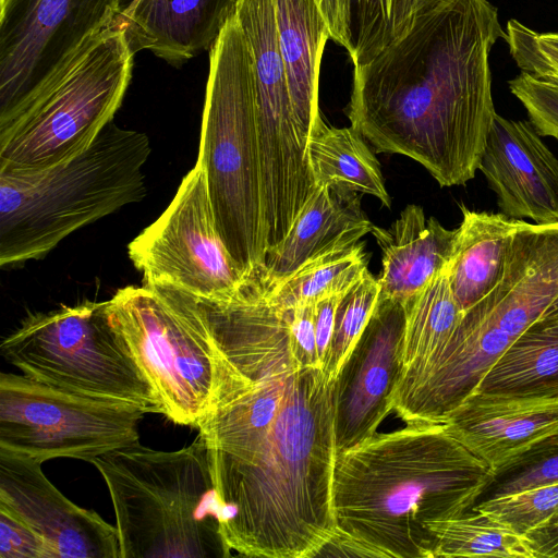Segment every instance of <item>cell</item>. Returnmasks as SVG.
<instances>
[{
    "instance_id": "cell-1",
    "label": "cell",
    "mask_w": 558,
    "mask_h": 558,
    "mask_svg": "<svg viewBox=\"0 0 558 558\" xmlns=\"http://www.w3.org/2000/svg\"><path fill=\"white\" fill-rule=\"evenodd\" d=\"M202 304L223 368L216 407L197 428L222 539L242 556H319L337 532L336 380L296 359L290 310L271 303L260 283Z\"/></svg>"
},
{
    "instance_id": "cell-2",
    "label": "cell",
    "mask_w": 558,
    "mask_h": 558,
    "mask_svg": "<svg viewBox=\"0 0 558 558\" xmlns=\"http://www.w3.org/2000/svg\"><path fill=\"white\" fill-rule=\"evenodd\" d=\"M506 37L488 0H446L355 66L347 116L376 151L407 156L441 186L474 179L496 110L489 52Z\"/></svg>"
},
{
    "instance_id": "cell-3",
    "label": "cell",
    "mask_w": 558,
    "mask_h": 558,
    "mask_svg": "<svg viewBox=\"0 0 558 558\" xmlns=\"http://www.w3.org/2000/svg\"><path fill=\"white\" fill-rule=\"evenodd\" d=\"M492 475L444 424L376 433L336 456L337 532L320 555L434 558L427 524L470 511Z\"/></svg>"
},
{
    "instance_id": "cell-4",
    "label": "cell",
    "mask_w": 558,
    "mask_h": 558,
    "mask_svg": "<svg viewBox=\"0 0 558 558\" xmlns=\"http://www.w3.org/2000/svg\"><path fill=\"white\" fill-rule=\"evenodd\" d=\"M151 147L111 121L76 157L35 170H0V266L45 257L68 235L146 194Z\"/></svg>"
},
{
    "instance_id": "cell-5",
    "label": "cell",
    "mask_w": 558,
    "mask_h": 558,
    "mask_svg": "<svg viewBox=\"0 0 558 558\" xmlns=\"http://www.w3.org/2000/svg\"><path fill=\"white\" fill-rule=\"evenodd\" d=\"M196 163L232 259L246 279L262 276L267 241L254 68L235 13L209 50Z\"/></svg>"
},
{
    "instance_id": "cell-6",
    "label": "cell",
    "mask_w": 558,
    "mask_h": 558,
    "mask_svg": "<svg viewBox=\"0 0 558 558\" xmlns=\"http://www.w3.org/2000/svg\"><path fill=\"white\" fill-rule=\"evenodd\" d=\"M116 513L121 558L229 557L208 449L198 433L187 447L140 442L95 458Z\"/></svg>"
},
{
    "instance_id": "cell-7",
    "label": "cell",
    "mask_w": 558,
    "mask_h": 558,
    "mask_svg": "<svg viewBox=\"0 0 558 558\" xmlns=\"http://www.w3.org/2000/svg\"><path fill=\"white\" fill-rule=\"evenodd\" d=\"M107 314L162 414L198 428L213 413L222 381L221 356L203 304L174 288L129 286L107 301Z\"/></svg>"
},
{
    "instance_id": "cell-8",
    "label": "cell",
    "mask_w": 558,
    "mask_h": 558,
    "mask_svg": "<svg viewBox=\"0 0 558 558\" xmlns=\"http://www.w3.org/2000/svg\"><path fill=\"white\" fill-rule=\"evenodd\" d=\"M123 27L97 35L52 85L0 119V170H35L87 149L113 121L132 80Z\"/></svg>"
},
{
    "instance_id": "cell-9",
    "label": "cell",
    "mask_w": 558,
    "mask_h": 558,
    "mask_svg": "<svg viewBox=\"0 0 558 558\" xmlns=\"http://www.w3.org/2000/svg\"><path fill=\"white\" fill-rule=\"evenodd\" d=\"M0 350L35 381L162 414L153 387L110 324L107 301L29 314L2 340Z\"/></svg>"
},
{
    "instance_id": "cell-10",
    "label": "cell",
    "mask_w": 558,
    "mask_h": 558,
    "mask_svg": "<svg viewBox=\"0 0 558 558\" xmlns=\"http://www.w3.org/2000/svg\"><path fill=\"white\" fill-rule=\"evenodd\" d=\"M141 409L70 393L24 375H0V450L45 462H92L140 442Z\"/></svg>"
},
{
    "instance_id": "cell-11",
    "label": "cell",
    "mask_w": 558,
    "mask_h": 558,
    "mask_svg": "<svg viewBox=\"0 0 558 558\" xmlns=\"http://www.w3.org/2000/svg\"><path fill=\"white\" fill-rule=\"evenodd\" d=\"M135 0H0V119L58 81Z\"/></svg>"
},
{
    "instance_id": "cell-12",
    "label": "cell",
    "mask_w": 558,
    "mask_h": 558,
    "mask_svg": "<svg viewBox=\"0 0 558 558\" xmlns=\"http://www.w3.org/2000/svg\"><path fill=\"white\" fill-rule=\"evenodd\" d=\"M128 255L143 284L174 288L203 302H227L248 280L218 232L197 163L163 213L129 243Z\"/></svg>"
},
{
    "instance_id": "cell-13",
    "label": "cell",
    "mask_w": 558,
    "mask_h": 558,
    "mask_svg": "<svg viewBox=\"0 0 558 558\" xmlns=\"http://www.w3.org/2000/svg\"><path fill=\"white\" fill-rule=\"evenodd\" d=\"M235 15L254 68L256 128L265 208H301L315 189L307 140L293 108L278 39L275 0H239Z\"/></svg>"
},
{
    "instance_id": "cell-14",
    "label": "cell",
    "mask_w": 558,
    "mask_h": 558,
    "mask_svg": "<svg viewBox=\"0 0 558 558\" xmlns=\"http://www.w3.org/2000/svg\"><path fill=\"white\" fill-rule=\"evenodd\" d=\"M405 326L404 302L379 298L335 381L337 453L375 435L393 411L403 374Z\"/></svg>"
},
{
    "instance_id": "cell-15",
    "label": "cell",
    "mask_w": 558,
    "mask_h": 558,
    "mask_svg": "<svg viewBox=\"0 0 558 558\" xmlns=\"http://www.w3.org/2000/svg\"><path fill=\"white\" fill-rule=\"evenodd\" d=\"M512 341L476 306H471L435 355L403 372L393 412L405 424H441L477 389Z\"/></svg>"
},
{
    "instance_id": "cell-16",
    "label": "cell",
    "mask_w": 558,
    "mask_h": 558,
    "mask_svg": "<svg viewBox=\"0 0 558 558\" xmlns=\"http://www.w3.org/2000/svg\"><path fill=\"white\" fill-rule=\"evenodd\" d=\"M43 462L0 450V505L44 541L49 558H121L117 526L65 497Z\"/></svg>"
},
{
    "instance_id": "cell-17",
    "label": "cell",
    "mask_w": 558,
    "mask_h": 558,
    "mask_svg": "<svg viewBox=\"0 0 558 558\" xmlns=\"http://www.w3.org/2000/svg\"><path fill=\"white\" fill-rule=\"evenodd\" d=\"M526 120L496 113L478 170L505 216L534 223L558 221V159Z\"/></svg>"
},
{
    "instance_id": "cell-18",
    "label": "cell",
    "mask_w": 558,
    "mask_h": 558,
    "mask_svg": "<svg viewBox=\"0 0 558 558\" xmlns=\"http://www.w3.org/2000/svg\"><path fill=\"white\" fill-rule=\"evenodd\" d=\"M441 424L493 471L558 432V397L474 391Z\"/></svg>"
},
{
    "instance_id": "cell-19",
    "label": "cell",
    "mask_w": 558,
    "mask_h": 558,
    "mask_svg": "<svg viewBox=\"0 0 558 558\" xmlns=\"http://www.w3.org/2000/svg\"><path fill=\"white\" fill-rule=\"evenodd\" d=\"M239 0H136L121 27L132 52L147 49L180 68L210 50Z\"/></svg>"
},
{
    "instance_id": "cell-20",
    "label": "cell",
    "mask_w": 558,
    "mask_h": 558,
    "mask_svg": "<svg viewBox=\"0 0 558 558\" xmlns=\"http://www.w3.org/2000/svg\"><path fill=\"white\" fill-rule=\"evenodd\" d=\"M373 229L359 193L316 186L287 235L267 252L257 278L272 284L320 255L357 244Z\"/></svg>"
},
{
    "instance_id": "cell-21",
    "label": "cell",
    "mask_w": 558,
    "mask_h": 558,
    "mask_svg": "<svg viewBox=\"0 0 558 558\" xmlns=\"http://www.w3.org/2000/svg\"><path fill=\"white\" fill-rule=\"evenodd\" d=\"M372 234L383 252L379 298L405 302L449 266L457 230L411 204L388 229L374 226Z\"/></svg>"
},
{
    "instance_id": "cell-22",
    "label": "cell",
    "mask_w": 558,
    "mask_h": 558,
    "mask_svg": "<svg viewBox=\"0 0 558 558\" xmlns=\"http://www.w3.org/2000/svg\"><path fill=\"white\" fill-rule=\"evenodd\" d=\"M276 22L290 94L299 126L308 140L327 125L318 86L328 25L315 0H275Z\"/></svg>"
},
{
    "instance_id": "cell-23",
    "label": "cell",
    "mask_w": 558,
    "mask_h": 558,
    "mask_svg": "<svg viewBox=\"0 0 558 558\" xmlns=\"http://www.w3.org/2000/svg\"><path fill=\"white\" fill-rule=\"evenodd\" d=\"M461 211L448 277L451 291L465 312L501 279L519 220L463 205Z\"/></svg>"
},
{
    "instance_id": "cell-24",
    "label": "cell",
    "mask_w": 558,
    "mask_h": 558,
    "mask_svg": "<svg viewBox=\"0 0 558 558\" xmlns=\"http://www.w3.org/2000/svg\"><path fill=\"white\" fill-rule=\"evenodd\" d=\"M476 390L517 397L557 398L558 308L543 314L514 339Z\"/></svg>"
},
{
    "instance_id": "cell-25",
    "label": "cell",
    "mask_w": 558,
    "mask_h": 558,
    "mask_svg": "<svg viewBox=\"0 0 558 558\" xmlns=\"http://www.w3.org/2000/svg\"><path fill=\"white\" fill-rule=\"evenodd\" d=\"M354 128L326 126L307 142V158L316 186L368 194L390 208L380 165Z\"/></svg>"
},
{
    "instance_id": "cell-26",
    "label": "cell",
    "mask_w": 558,
    "mask_h": 558,
    "mask_svg": "<svg viewBox=\"0 0 558 558\" xmlns=\"http://www.w3.org/2000/svg\"><path fill=\"white\" fill-rule=\"evenodd\" d=\"M404 304L403 372L435 355L447 343L464 314L451 291L448 267Z\"/></svg>"
},
{
    "instance_id": "cell-27",
    "label": "cell",
    "mask_w": 558,
    "mask_h": 558,
    "mask_svg": "<svg viewBox=\"0 0 558 558\" xmlns=\"http://www.w3.org/2000/svg\"><path fill=\"white\" fill-rule=\"evenodd\" d=\"M368 257L361 243L320 255L272 284L262 281L265 296L290 310L331 294L344 293L367 270Z\"/></svg>"
},
{
    "instance_id": "cell-28",
    "label": "cell",
    "mask_w": 558,
    "mask_h": 558,
    "mask_svg": "<svg viewBox=\"0 0 558 558\" xmlns=\"http://www.w3.org/2000/svg\"><path fill=\"white\" fill-rule=\"evenodd\" d=\"M446 0H351L350 58L354 66L373 60L404 36L424 14Z\"/></svg>"
},
{
    "instance_id": "cell-29",
    "label": "cell",
    "mask_w": 558,
    "mask_h": 558,
    "mask_svg": "<svg viewBox=\"0 0 558 558\" xmlns=\"http://www.w3.org/2000/svg\"><path fill=\"white\" fill-rule=\"evenodd\" d=\"M427 530L435 541L434 558H533L522 536L481 511L430 522Z\"/></svg>"
},
{
    "instance_id": "cell-30",
    "label": "cell",
    "mask_w": 558,
    "mask_h": 558,
    "mask_svg": "<svg viewBox=\"0 0 558 558\" xmlns=\"http://www.w3.org/2000/svg\"><path fill=\"white\" fill-rule=\"evenodd\" d=\"M379 283L368 269L342 295L325 371L336 380L364 331L379 299Z\"/></svg>"
},
{
    "instance_id": "cell-31",
    "label": "cell",
    "mask_w": 558,
    "mask_h": 558,
    "mask_svg": "<svg viewBox=\"0 0 558 558\" xmlns=\"http://www.w3.org/2000/svg\"><path fill=\"white\" fill-rule=\"evenodd\" d=\"M558 483V432L493 471L477 502Z\"/></svg>"
},
{
    "instance_id": "cell-32",
    "label": "cell",
    "mask_w": 558,
    "mask_h": 558,
    "mask_svg": "<svg viewBox=\"0 0 558 558\" xmlns=\"http://www.w3.org/2000/svg\"><path fill=\"white\" fill-rule=\"evenodd\" d=\"M471 510L484 512L523 536L558 513V483L483 500Z\"/></svg>"
},
{
    "instance_id": "cell-33",
    "label": "cell",
    "mask_w": 558,
    "mask_h": 558,
    "mask_svg": "<svg viewBox=\"0 0 558 558\" xmlns=\"http://www.w3.org/2000/svg\"><path fill=\"white\" fill-rule=\"evenodd\" d=\"M505 40L522 73L558 82V33H537L511 19Z\"/></svg>"
},
{
    "instance_id": "cell-34",
    "label": "cell",
    "mask_w": 558,
    "mask_h": 558,
    "mask_svg": "<svg viewBox=\"0 0 558 558\" xmlns=\"http://www.w3.org/2000/svg\"><path fill=\"white\" fill-rule=\"evenodd\" d=\"M508 85L538 133L558 140V82L521 72Z\"/></svg>"
},
{
    "instance_id": "cell-35",
    "label": "cell",
    "mask_w": 558,
    "mask_h": 558,
    "mask_svg": "<svg viewBox=\"0 0 558 558\" xmlns=\"http://www.w3.org/2000/svg\"><path fill=\"white\" fill-rule=\"evenodd\" d=\"M0 558H49L38 534L3 505H0Z\"/></svg>"
},
{
    "instance_id": "cell-36",
    "label": "cell",
    "mask_w": 558,
    "mask_h": 558,
    "mask_svg": "<svg viewBox=\"0 0 558 558\" xmlns=\"http://www.w3.org/2000/svg\"><path fill=\"white\" fill-rule=\"evenodd\" d=\"M315 303L290 308V336L296 359L306 366L323 368L316 345Z\"/></svg>"
},
{
    "instance_id": "cell-37",
    "label": "cell",
    "mask_w": 558,
    "mask_h": 558,
    "mask_svg": "<svg viewBox=\"0 0 558 558\" xmlns=\"http://www.w3.org/2000/svg\"><path fill=\"white\" fill-rule=\"evenodd\" d=\"M344 293L331 294L316 301L315 303L316 345L319 362L324 369L330 351L336 311Z\"/></svg>"
},
{
    "instance_id": "cell-38",
    "label": "cell",
    "mask_w": 558,
    "mask_h": 558,
    "mask_svg": "<svg viewBox=\"0 0 558 558\" xmlns=\"http://www.w3.org/2000/svg\"><path fill=\"white\" fill-rule=\"evenodd\" d=\"M329 29L330 38L350 51L351 0H315Z\"/></svg>"
},
{
    "instance_id": "cell-39",
    "label": "cell",
    "mask_w": 558,
    "mask_h": 558,
    "mask_svg": "<svg viewBox=\"0 0 558 558\" xmlns=\"http://www.w3.org/2000/svg\"><path fill=\"white\" fill-rule=\"evenodd\" d=\"M522 537L533 558H558V513Z\"/></svg>"
},
{
    "instance_id": "cell-40",
    "label": "cell",
    "mask_w": 558,
    "mask_h": 558,
    "mask_svg": "<svg viewBox=\"0 0 558 558\" xmlns=\"http://www.w3.org/2000/svg\"><path fill=\"white\" fill-rule=\"evenodd\" d=\"M557 308H558V298L553 302V304L549 306V308L546 312H550V311H554V310H557Z\"/></svg>"
},
{
    "instance_id": "cell-41",
    "label": "cell",
    "mask_w": 558,
    "mask_h": 558,
    "mask_svg": "<svg viewBox=\"0 0 558 558\" xmlns=\"http://www.w3.org/2000/svg\"><path fill=\"white\" fill-rule=\"evenodd\" d=\"M135 1H136V0H135ZM135 1H134V2H135Z\"/></svg>"
}]
</instances>
